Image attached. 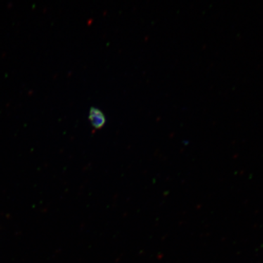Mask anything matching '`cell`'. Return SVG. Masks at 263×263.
<instances>
[{
    "mask_svg": "<svg viewBox=\"0 0 263 263\" xmlns=\"http://www.w3.org/2000/svg\"><path fill=\"white\" fill-rule=\"evenodd\" d=\"M89 119L91 126L95 129H102L106 122V119L103 112L100 109L94 107L90 109Z\"/></svg>",
    "mask_w": 263,
    "mask_h": 263,
    "instance_id": "1",
    "label": "cell"
}]
</instances>
